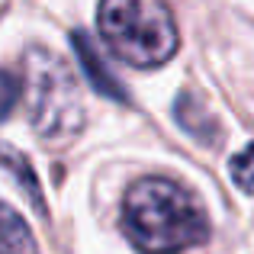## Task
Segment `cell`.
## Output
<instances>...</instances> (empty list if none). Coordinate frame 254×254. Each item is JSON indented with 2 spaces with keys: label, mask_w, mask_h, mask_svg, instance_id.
Returning a JSON list of instances; mask_svg holds the SVG:
<instances>
[{
  "label": "cell",
  "mask_w": 254,
  "mask_h": 254,
  "mask_svg": "<svg viewBox=\"0 0 254 254\" xmlns=\"http://www.w3.org/2000/svg\"><path fill=\"white\" fill-rule=\"evenodd\" d=\"M126 238L142 254H184L209 238V216L184 184L142 177L123 199Z\"/></svg>",
  "instance_id": "6da1fadb"
},
{
  "label": "cell",
  "mask_w": 254,
  "mask_h": 254,
  "mask_svg": "<svg viewBox=\"0 0 254 254\" xmlns=\"http://www.w3.org/2000/svg\"><path fill=\"white\" fill-rule=\"evenodd\" d=\"M100 39L132 68H161L177 55V26L161 0H100Z\"/></svg>",
  "instance_id": "7a4b0ae2"
},
{
  "label": "cell",
  "mask_w": 254,
  "mask_h": 254,
  "mask_svg": "<svg viewBox=\"0 0 254 254\" xmlns=\"http://www.w3.org/2000/svg\"><path fill=\"white\" fill-rule=\"evenodd\" d=\"M23 68V90L36 135L45 142H71L84 129V103L71 68L39 45L26 52Z\"/></svg>",
  "instance_id": "3957f363"
},
{
  "label": "cell",
  "mask_w": 254,
  "mask_h": 254,
  "mask_svg": "<svg viewBox=\"0 0 254 254\" xmlns=\"http://www.w3.org/2000/svg\"><path fill=\"white\" fill-rule=\"evenodd\" d=\"M71 42H74V52H77V58H81V71H84L87 81H90L93 90H97L100 97H110V100L126 103V100H129L126 97V87L110 74V68L103 64V55L97 52L93 39L87 36V32H71Z\"/></svg>",
  "instance_id": "277c9868"
},
{
  "label": "cell",
  "mask_w": 254,
  "mask_h": 254,
  "mask_svg": "<svg viewBox=\"0 0 254 254\" xmlns=\"http://www.w3.org/2000/svg\"><path fill=\"white\" fill-rule=\"evenodd\" d=\"M0 254H36V238L26 219L6 203H0Z\"/></svg>",
  "instance_id": "5b68a950"
},
{
  "label": "cell",
  "mask_w": 254,
  "mask_h": 254,
  "mask_svg": "<svg viewBox=\"0 0 254 254\" xmlns=\"http://www.w3.org/2000/svg\"><path fill=\"white\" fill-rule=\"evenodd\" d=\"M229 171H232V180H235L238 190L254 193V142L245 145V148L232 158V161H229Z\"/></svg>",
  "instance_id": "8992f818"
},
{
  "label": "cell",
  "mask_w": 254,
  "mask_h": 254,
  "mask_svg": "<svg viewBox=\"0 0 254 254\" xmlns=\"http://www.w3.org/2000/svg\"><path fill=\"white\" fill-rule=\"evenodd\" d=\"M19 97H23V77H16L13 71L0 68V123L16 110Z\"/></svg>",
  "instance_id": "52a82bcc"
},
{
  "label": "cell",
  "mask_w": 254,
  "mask_h": 254,
  "mask_svg": "<svg viewBox=\"0 0 254 254\" xmlns=\"http://www.w3.org/2000/svg\"><path fill=\"white\" fill-rule=\"evenodd\" d=\"M0 164H10V168H16V177L23 180V187L26 190H32V199H36L39 206H42V193H39V187H36V177H32V168H26L19 158H10L6 151H0Z\"/></svg>",
  "instance_id": "ba28073f"
}]
</instances>
